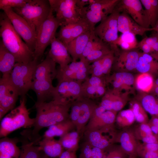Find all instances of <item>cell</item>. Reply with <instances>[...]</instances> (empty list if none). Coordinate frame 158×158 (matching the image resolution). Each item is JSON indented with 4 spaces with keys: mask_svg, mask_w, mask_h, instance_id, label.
<instances>
[{
    "mask_svg": "<svg viewBox=\"0 0 158 158\" xmlns=\"http://www.w3.org/2000/svg\"><path fill=\"white\" fill-rule=\"evenodd\" d=\"M71 104L70 101L60 98H54L49 102H36L35 122L33 129L27 134L30 140L38 143L41 139L39 134L41 129L69 118Z\"/></svg>",
    "mask_w": 158,
    "mask_h": 158,
    "instance_id": "cell-1",
    "label": "cell"
},
{
    "mask_svg": "<svg viewBox=\"0 0 158 158\" xmlns=\"http://www.w3.org/2000/svg\"><path fill=\"white\" fill-rule=\"evenodd\" d=\"M0 35L5 46L15 56L16 63H28L34 60L33 52L23 41L4 12L0 13Z\"/></svg>",
    "mask_w": 158,
    "mask_h": 158,
    "instance_id": "cell-2",
    "label": "cell"
},
{
    "mask_svg": "<svg viewBox=\"0 0 158 158\" xmlns=\"http://www.w3.org/2000/svg\"><path fill=\"white\" fill-rule=\"evenodd\" d=\"M25 97H21L19 105L11 110L1 121L0 137H6L13 132L21 128L32 127L35 118H31L26 106Z\"/></svg>",
    "mask_w": 158,
    "mask_h": 158,
    "instance_id": "cell-3",
    "label": "cell"
},
{
    "mask_svg": "<svg viewBox=\"0 0 158 158\" xmlns=\"http://www.w3.org/2000/svg\"><path fill=\"white\" fill-rule=\"evenodd\" d=\"M12 8L26 20L36 34L41 25L49 16L51 8L49 0H30L23 7Z\"/></svg>",
    "mask_w": 158,
    "mask_h": 158,
    "instance_id": "cell-4",
    "label": "cell"
},
{
    "mask_svg": "<svg viewBox=\"0 0 158 158\" xmlns=\"http://www.w3.org/2000/svg\"><path fill=\"white\" fill-rule=\"evenodd\" d=\"M53 12L51 8L49 16L41 25L36 33L34 59L39 61L42 58L45 49L56 36L58 28L63 23V21L55 17Z\"/></svg>",
    "mask_w": 158,
    "mask_h": 158,
    "instance_id": "cell-5",
    "label": "cell"
},
{
    "mask_svg": "<svg viewBox=\"0 0 158 158\" xmlns=\"http://www.w3.org/2000/svg\"><path fill=\"white\" fill-rule=\"evenodd\" d=\"M39 61L34 59L28 63L17 62L9 76L10 82L21 97H25L31 89L35 69Z\"/></svg>",
    "mask_w": 158,
    "mask_h": 158,
    "instance_id": "cell-6",
    "label": "cell"
},
{
    "mask_svg": "<svg viewBox=\"0 0 158 158\" xmlns=\"http://www.w3.org/2000/svg\"><path fill=\"white\" fill-rule=\"evenodd\" d=\"M119 13L115 8L113 12L102 20L94 30L95 35L108 44L114 51L118 48L116 42L119 37L118 18Z\"/></svg>",
    "mask_w": 158,
    "mask_h": 158,
    "instance_id": "cell-7",
    "label": "cell"
},
{
    "mask_svg": "<svg viewBox=\"0 0 158 158\" xmlns=\"http://www.w3.org/2000/svg\"><path fill=\"white\" fill-rule=\"evenodd\" d=\"M11 23L14 29L22 38L31 51L34 52L35 43L36 33L26 20L18 14L12 8H2Z\"/></svg>",
    "mask_w": 158,
    "mask_h": 158,
    "instance_id": "cell-8",
    "label": "cell"
},
{
    "mask_svg": "<svg viewBox=\"0 0 158 158\" xmlns=\"http://www.w3.org/2000/svg\"><path fill=\"white\" fill-rule=\"evenodd\" d=\"M9 75H2L0 79V120L14 108L19 96L10 81Z\"/></svg>",
    "mask_w": 158,
    "mask_h": 158,
    "instance_id": "cell-9",
    "label": "cell"
},
{
    "mask_svg": "<svg viewBox=\"0 0 158 158\" xmlns=\"http://www.w3.org/2000/svg\"><path fill=\"white\" fill-rule=\"evenodd\" d=\"M138 49L125 50L119 48L114 52L112 66L118 72L130 73L135 71L140 53Z\"/></svg>",
    "mask_w": 158,
    "mask_h": 158,
    "instance_id": "cell-10",
    "label": "cell"
},
{
    "mask_svg": "<svg viewBox=\"0 0 158 158\" xmlns=\"http://www.w3.org/2000/svg\"><path fill=\"white\" fill-rule=\"evenodd\" d=\"M118 133L116 130L108 132L96 130H85L82 138L83 141L104 150L116 142Z\"/></svg>",
    "mask_w": 158,
    "mask_h": 158,
    "instance_id": "cell-11",
    "label": "cell"
},
{
    "mask_svg": "<svg viewBox=\"0 0 158 158\" xmlns=\"http://www.w3.org/2000/svg\"><path fill=\"white\" fill-rule=\"evenodd\" d=\"M89 30H94L86 20L81 18L75 22L61 25L56 35L57 38L66 45Z\"/></svg>",
    "mask_w": 158,
    "mask_h": 158,
    "instance_id": "cell-12",
    "label": "cell"
},
{
    "mask_svg": "<svg viewBox=\"0 0 158 158\" xmlns=\"http://www.w3.org/2000/svg\"><path fill=\"white\" fill-rule=\"evenodd\" d=\"M142 6L140 0H120L115 9L120 13H126L138 24L146 28L145 10Z\"/></svg>",
    "mask_w": 158,
    "mask_h": 158,
    "instance_id": "cell-13",
    "label": "cell"
},
{
    "mask_svg": "<svg viewBox=\"0 0 158 158\" xmlns=\"http://www.w3.org/2000/svg\"><path fill=\"white\" fill-rule=\"evenodd\" d=\"M117 112L113 111H106L99 116L92 114L84 132L93 130L109 131L115 129L114 124Z\"/></svg>",
    "mask_w": 158,
    "mask_h": 158,
    "instance_id": "cell-14",
    "label": "cell"
},
{
    "mask_svg": "<svg viewBox=\"0 0 158 158\" xmlns=\"http://www.w3.org/2000/svg\"><path fill=\"white\" fill-rule=\"evenodd\" d=\"M83 89L79 82L71 80L59 81L57 86L55 87L53 98H59L69 100L71 97L78 99L81 98Z\"/></svg>",
    "mask_w": 158,
    "mask_h": 158,
    "instance_id": "cell-15",
    "label": "cell"
},
{
    "mask_svg": "<svg viewBox=\"0 0 158 158\" xmlns=\"http://www.w3.org/2000/svg\"><path fill=\"white\" fill-rule=\"evenodd\" d=\"M51 48L48 54L49 57L63 68L73 61L65 44L55 37L51 43Z\"/></svg>",
    "mask_w": 158,
    "mask_h": 158,
    "instance_id": "cell-16",
    "label": "cell"
},
{
    "mask_svg": "<svg viewBox=\"0 0 158 158\" xmlns=\"http://www.w3.org/2000/svg\"><path fill=\"white\" fill-rule=\"evenodd\" d=\"M129 94L113 90L105 94L100 105L106 111L117 112L122 109L128 102Z\"/></svg>",
    "mask_w": 158,
    "mask_h": 158,
    "instance_id": "cell-17",
    "label": "cell"
},
{
    "mask_svg": "<svg viewBox=\"0 0 158 158\" xmlns=\"http://www.w3.org/2000/svg\"><path fill=\"white\" fill-rule=\"evenodd\" d=\"M118 32L122 33L129 32L135 36H143L147 32L155 31L154 28H146L141 26L124 12L119 13L118 18Z\"/></svg>",
    "mask_w": 158,
    "mask_h": 158,
    "instance_id": "cell-18",
    "label": "cell"
},
{
    "mask_svg": "<svg viewBox=\"0 0 158 158\" xmlns=\"http://www.w3.org/2000/svg\"><path fill=\"white\" fill-rule=\"evenodd\" d=\"M118 132L116 142H119L124 151L128 156H137V150L138 141L136 139L133 129L128 127L124 128Z\"/></svg>",
    "mask_w": 158,
    "mask_h": 158,
    "instance_id": "cell-19",
    "label": "cell"
},
{
    "mask_svg": "<svg viewBox=\"0 0 158 158\" xmlns=\"http://www.w3.org/2000/svg\"><path fill=\"white\" fill-rule=\"evenodd\" d=\"M135 78L130 72H118L111 78L113 90L123 93H130L135 86Z\"/></svg>",
    "mask_w": 158,
    "mask_h": 158,
    "instance_id": "cell-20",
    "label": "cell"
},
{
    "mask_svg": "<svg viewBox=\"0 0 158 158\" xmlns=\"http://www.w3.org/2000/svg\"><path fill=\"white\" fill-rule=\"evenodd\" d=\"M80 106L79 117L75 125L76 130L82 138L85 128L90 120L97 106L92 101L80 98Z\"/></svg>",
    "mask_w": 158,
    "mask_h": 158,
    "instance_id": "cell-21",
    "label": "cell"
},
{
    "mask_svg": "<svg viewBox=\"0 0 158 158\" xmlns=\"http://www.w3.org/2000/svg\"><path fill=\"white\" fill-rule=\"evenodd\" d=\"M52 80L47 79L33 81L31 89L36 94V102H47L50 98H53L55 87L52 85Z\"/></svg>",
    "mask_w": 158,
    "mask_h": 158,
    "instance_id": "cell-22",
    "label": "cell"
},
{
    "mask_svg": "<svg viewBox=\"0 0 158 158\" xmlns=\"http://www.w3.org/2000/svg\"><path fill=\"white\" fill-rule=\"evenodd\" d=\"M56 63L47 54L45 59L37 66L33 76V81L47 79H53L56 77Z\"/></svg>",
    "mask_w": 158,
    "mask_h": 158,
    "instance_id": "cell-23",
    "label": "cell"
},
{
    "mask_svg": "<svg viewBox=\"0 0 158 158\" xmlns=\"http://www.w3.org/2000/svg\"><path fill=\"white\" fill-rule=\"evenodd\" d=\"M89 30L77 37L65 45L73 61L81 58L90 37L91 31Z\"/></svg>",
    "mask_w": 158,
    "mask_h": 158,
    "instance_id": "cell-24",
    "label": "cell"
},
{
    "mask_svg": "<svg viewBox=\"0 0 158 158\" xmlns=\"http://www.w3.org/2000/svg\"><path fill=\"white\" fill-rule=\"evenodd\" d=\"M136 71L140 73H146L154 78L158 76V60L151 55L140 52Z\"/></svg>",
    "mask_w": 158,
    "mask_h": 158,
    "instance_id": "cell-25",
    "label": "cell"
},
{
    "mask_svg": "<svg viewBox=\"0 0 158 158\" xmlns=\"http://www.w3.org/2000/svg\"><path fill=\"white\" fill-rule=\"evenodd\" d=\"M38 144L41 151L51 158H59L65 151L59 140L54 138H43Z\"/></svg>",
    "mask_w": 158,
    "mask_h": 158,
    "instance_id": "cell-26",
    "label": "cell"
},
{
    "mask_svg": "<svg viewBox=\"0 0 158 158\" xmlns=\"http://www.w3.org/2000/svg\"><path fill=\"white\" fill-rule=\"evenodd\" d=\"M75 129H76L75 125L69 118L48 127V129L45 131L43 137L44 138L61 137Z\"/></svg>",
    "mask_w": 158,
    "mask_h": 158,
    "instance_id": "cell-27",
    "label": "cell"
},
{
    "mask_svg": "<svg viewBox=\"0 0 158 158\" xmlns=\"http://www.w3.org/2000/svg\"><path fill=\"white\" fill-rule=\"evenodd\" d=\"M145 8L146 28H154L158 20V0H140Z\"/></svg>",
    "mask_w": 158,
    "mask_h": 158,
    "instance_id": "cell-28",
    "label": "cell"
},
{
    "mask_svg": "<svg viewBox=\"0 0 158 158\" xmlns=\"http://www.w3.org/2000/svg\"><path fill=\"white\" fill-rule=\"evenodd\" d=\"M16 63L14 56L0 41V71L3 75H10Z\"/></svg>",
    "mask_w": 158,
    "mask_h": 158,
    "instance_id": "cell-29",
    "label": "cell"
},
{
    "mask_svg": "<svg viewBox=\"0 0 158 158\" xmlns=\"http://www.w3.org/2000/svg\"><path fill=\"white\" fill-rule=\"evenodd\" d=\"M120 0H89V4L85 6L87 10L109 16L114 10Z\"/></svg>",
    "mask_w": 158,
    "mask_h": 158,
    "instance_id": "cell-30",
    "label": "cell"
},
{
    "mask_svg": "<svg viewBox=\"0 0 158 158\" xmlns=\"http://www.w3.org/2000/svg\"><path fill=\"white\" fill-rule=\"evenodd\" d=\"M18 139L6 137L0 140V154L12 158H18L20 149L17 146Z\"/></svg>",
    "mask_w": 158,
    "mask_h": 158,
    "instance_id": "cell-31",
    "label": "cell"
},
{
    "mask_svg": "<svg viewBox=\"0 0 158 158\" xmlns=\"http://www.w3.org/2000/svg\"><path fill=\"white\" fill-rule=\"evenodd\" d=\"M151 116H158V97L153 94L141 92L135 98Z\"/></svg>",
    "mask_w": 158,
    "mask_h": 158,
    "instance_id": "cell-32",
    "label": "cell"
},
{
    "mask_svg": "<svg viewBox=\"0 0 158 158\" xmlns=\"http://www.w3.org/2000/svg\"><path fill=\"white\" fill-rule=\"evenodd\" d=\"M24 138L21 139L22 145L18 158H39L42 152L39 146L31 141L25 135L23 134Z\"/></svg>",
    "mask_w": 158,
    "mask_h": 158,
    "instance_id": "cell-33",
    "label": "cell"
},
{
    "mask_svg": "<svg viewBox=\"0 0 158 158\" xmlns=\"http://www.w3.org/2000/svg\"><path fill=\"white\" fill-rule=\"evenodd\" d=\"M81 138L79 133L76 130H74L60 137L59 140L66 150L76 152Z\"/></svg>",
    "mask_w": 158,
    "mask_h": 158,
    "instance_id": "cell-34",
    "label": "cell"
},
{
    "mask_svg": "<svg viewBox=\"0 0 158 158\" xmlns=\"http://www.w3.org/2000/svg\"><path fill=\"white\" fill-rule=\"evenodd\" d=\"M154 78L146 73H140L135 78V86L141 92L149 93L152 90L154 85Z\"/></svg>",
    "mask_w": 158,
    "mask_h": 158,
    "instance_id": "cell-35",
    "label": "cell"
},
{
    "mask_svg": "<svg viewBox=\"0 0 158 158\" xmlns=\"http://www.w3.org/2000/svg\"><path fill=\"white\" fill-rule=\"evenodd\" d=\"M113 51L110 46L101 40L98 44L85 58V60L88 63L99 59Z\"/></svg>",
    "mask_w": 158,
    "mask_h": 158,
    "instance_id": "cell-36",
    "label": "cell"
},
{
    "mask_svg": "<svg viewBox=\"0 0 158 158\" xmlns=\"http://www.w3.org/2000/svg\"><path fill=\"white\" fill-rule=\"evenodd\" d=\"M79 158H103L104 150L83 141L80 145Z\"/></svg>",
    "mask_w": 158,
    "mask_h": 158,
    "instance_id": "cell-37",
    "label": "cell"
},
{
    "mask_svg": "<svg viewBox=\"0 0 158 158\" xmlns=\"http://www.w3.org/2000/svg\"><path fill=\"white\" fill-rule=\"evenodd\" d=\"M136 36L129 32L122 33L117 41L116 45L122 49L129 50L138 48V42Z\"/></svg>",
    "mask_w": 158,
    "mask_h": 158,
    "instance_id": "cell-38",
    "label": "cell"
},
{
    "mask_svg": "<svg viewBox=\"0 0 158 158\" xmlns=\"http://www.w3.org/2000/svg\"><path fill=\"white\" fill-rule=\"evenodd\" d=\"M130 105V108L133 112L135 121L140 123L148 122L149 120L147 112L138 101L136 99L131 101Z\"/></svg>",
    "mask_w": 158,
    "mask_h": 158,
    "instance_id": "cell-39",
    "label": "cell"
},
{
    "mask_svg": "<svg viewBox=\"0 0 158 158\" xmlns=\"http://www.w3.org/2000/svg\"><path fill=\"white\" fill-rule=\"evenodd\" d=\"M135 121L133 112L129 108L120 111L117 115L115 122L119 127L125 128L131 126Z\"/></svg>",
    "mask_w": 158,
    "mask_h": 158,
    "instance_id": "cell-40",
    "label": "cell"
},
{
    "mask_svg": "<svg viewBox=\"0 0 158 158\" xmlns=\"http://www.w3.org/2000/svg\"><path fill=\"white\" fill-rule=\"evenodd\" d=\"M128 157L120 145L113 144L104 150L103 158H128Z\"/></svg>",
    "mask_w": 158,
    "mask_h": 158,
    "instance_id": "cell-41",
    "label": "cell"
},
{
    "mask_svg": "<svg viewBox=\"0 0 158 158\" xmlns=\"http://www.w3.org/2000/svg\"><path fill=\"white\" fill-rule=\"evenodd\" d=\"M133 129L135 135L138 141L153 134L148 123H140Z\"/></svg>",
    "mask_w": 158,
    "mask_h": 158,
    "instance_id": "cell-42",
    "label": "cell"
},
{
    "mask_svg": "<svg viewBox=\"0 0 158 158\" xmlns=\"http://www.w3.org/2000/svg\"><path fill=\"white\" fill-rule=\"evenodd\" d=\"M100 40L95 35L94 30L92 31L90 37L82 53L80 60H85V58L98 44Z\"/></svg>",
    "mask_w": 158,
    "mask_h": 158,
    "instance_id": "cell-43",
    "label": "cell"
},
{
    "mask_svg": "<svg viewBox=\"0 0 158 158\" xmlns=\"http://www.w3.org/2000/svg\"><path fill=\"white\" fill-rule=\"evenodd\" d=\"M80 103V98L71 104L69 118L75 126L79 117Z\"/></svg>",
    "mask_w": 158,
    "mask_h": 158,
    "instance_id": "cell-44",
    "label": "cell"
},
{
    "mask_svg": "<svg viewBox=\"0 0 158 158\" xmlns=\"http://www.w3.org/2000/svg\"><path fill=\"white\" fill-rule=\"evenodd\" d=\"M30 0H0V9L6 7L11 8L21 7L23 6Z\"/></svg>",
    "mask_w": 158,
    "mask_h": 158,
    "instance_id": "cell-45",
    "label": "cell"
},
{
    "mask_svg": "<svg viewBox=\"0 0 158 158\" xmlns=\"http://www.w3.org/2000/svg\"><path fill=\"white\" fill-rule=\"evenodd\" d=\"M101 58L92 63L91 67L94 76L100 77L103 74Z\"/></svg>",
    "mask_w": 158,
    "mask_h": 158,
    "instance_id": "cell-46",
    "label": "cell"
},
{
    "mask_svg": "<svg viewBox=\"0 0 158 158\" xmlns=\"http://www.w3.org/2000/svg\"><path fill=\"white\" fill-rule=\"evenodd\" d=\"M137 149L147 151H158V143H141L138 142Z\"/></svg>",
    "mask_w": 158,
    "mask_h": 158,
    "instance_id": "cell-47",
    "label": "cell"
},
{
    "mask_svg": "<svg viewBox=\"0 0 158 158\" xmlns=\"http://www.w3.org/2000/svg\"><path fill=\"white\" fill-rule=\"evenodd\" d=\"M137 154L141 158H156L158 156V151H149L137 149Z\"/></svg>",
    "mask_w": 158,
    "mask_h": 158,
    "instance_id": "cell-48",
    "label": "cell"
},
{
    "mask_svg": "<svg viewBox=\"0 0 158 158\" xmlns=\"http://www.w3.org/2000/svg\"><path fill=\"white\" fill-rule=\"evenodd\" d=\"M141 140L145 143H158V135L153 134L146 136Z\"/></svg>",
    "mask_w": 158,
    "mask_h": 158,
    "instance_id": "cell-49",
    "label": "cell"
},
{
    "mask_svg": "<svg viewBox=\"0 0 158 158\" xmlns=\"http://www.w3.org/2000/svg\"><path fill=\"white\" fill-rule=\"evenodd\" d=\"M88 83V85L95 87L103 85L100 77L95 76L92 77L89 79Z\"/></svg>",
    "mask_w": 158,
    "mask_h": 158,
    "instance_id": "cell-50",
    "label": "cell"
},
{
    "mask_svg": "<svg viewBox=\"0 0 158 158\" xmlns=\"http://www.w3.org/2000/svg\"><path fill=\"white\" fill-rule=\"evenodd\" d=\"M98 87H95L88 85L86 88V92L89 95H92L97 93V88Z\"/></svg>",
    "mask_w": 158,
    "mask_h": 158,
    "instance_id": "cell-51",
    "label": "cell"
},
{
    "mask_svg": "<svg viewBox=\"0 0 158 158\" xmlns=\"http://www.w3.org/2000/svg\"><path fill=\"white\" fill-rule=\"evenodd\" d=\"M89 4V0H76V6L78 9L82 8Z\"/></svg>",
    "mask_w": 158,
    "mask_h": 158,
    "instance_id": "cell-52",
    "label": "cell"
},
{
    "mask_svg": "<svg viewBox=\"0 0 158 158\" xmlns=\"http://www.w3.org/2000/svg\"><path fill=\"white\" fill-rule=\"evenodd\" d=\"M75 152H76L65 150L63 152L59 158H72L73 154Z\"/></svg>",
    "mask_w": 158,
    "mask_h": 158,
    "instance_id": "cell-53",
    "label": "cell"
},
{
    "mask_svg": "<svg viewBox=\"0 0 158 158\" xmlns=\"http://www.w3.org/2000/svg\"><path fill=\"white\" fill-rule=\"evenodd\" d=\"M149 123H151L156 126L158 128V116H153L149 120Z\"/></svg>",
    "mask_w": 158,
    "mask_h": 158,
    "instance_id": "cell-54",
    "label": "cell"
},
{
    "mask_svg": "<svg viewBox=\"0 0 158 158\" xmlns=\"http://www.w3.org/2000/svg\"><path fill=\"white\" fill-rule=\"evenodd\" d=\"M148 124L150 127L151 130L153 134L158 135V128L155 125L150 123H148Z\"/></svg>",
    "mask_w": 158,
    "mask_h": 158,
    "instance_id": "cell-55",
    "label": "cell"
},
{
    "mask_svg": "<svg viewBox=\"0 0 158 158\" xmlns=\"http://www.w3.org/2000/svg\"><path fill=\"white\" fill-rule=\"evenodd\" d=\"M151 92L153 93L152 94L158 97V86H154Z\"/></svg>",
    "mask_w": 158,
    "mask_h": 158,
    "instance_id": "cell-56",
    "label": "cell"
},
{
    "mask_svg": "<svg viewBox=\"0 0 158 158\" xmlns=\"http://www.w3.org/2000/svg\"><path fill=\"white\" fill-rule=\"evenodd\" d=\"M39 158H51L46 155L42 152Z\"/></svg>",
    "mask_w": 158,
    "mask_h": 158,
    "instance_id": "cell-57",
    "label": "cell"
},
{
    "mask_svg": "<svg viewBox=\"0 0 158 158\" xmlns=\"http://www.w3.org/2000/svg\"><path fill=\"white\" fill-rule=\"evenodd\" d=\"M0 158H12L4 155L0 154Z\"/></svg>",
    "mask_w": 158,
    "mask_h": 158,
    "instance_id": "cell-58",
    "label": "cell"
},
{
    "mask_svg": "<svg viewBox=\"0 0 158 158\" xmlns=\"http://www.w3.org/2000/svg\"><path fill=\"white\" fill-rule=\"evenodd\" d=\"M72 158H77L76 155V152L73 153Z\"/></svg>",
    "mask_w": 158,
    "mask_h": 158,
    "instance_id": "cell-59",
    "label": "cell"
},
{
    "mask_svg": "<svg viewBox=\"0 0 158 158\" xmlns=\"http://www.w3.org/2000/svg\"><path fill=\"white\" fill-rule=\"evenodd\" d=\"M137 157L135 156H129L128 158H137Z\"/></svg>",
    "mask_w": 158,
    "mask_h": 158,
    "instance_id": "cell-60",
    "label": "cell"
},
{
    "mask_svg": "<svg viewBox=\"0 0 158 158\" xmlns=\"http://www.w3.org/2000/svg\"><path fill=\"white\" fill-rule=\"evenodd\" d=\"M156 158H158V156H157V157H156Z\"/></svg>",
    "mask_w": 158,
    "mask_h": 158,
    "instance_id": "cell-61",
    "label": "cell"
}]
</instances>
